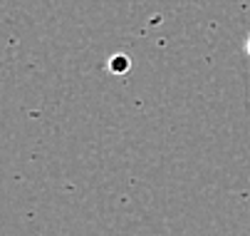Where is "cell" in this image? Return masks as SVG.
I'll use <instances>...</instances> for the list:
<instances>
[{
	"instance_id": "cell-1",
	"label": "cell",
	"mask_w": 250,
	"mask_h": 236,
	"mask_svg": "<svg viewBox=\"0 0 250 236\" xmlns=\"http://www.w3.org/2000/svg\"><path fill=\"white\" fill-rule=\"evenodd\" d=\"M112 70H114V72H124V70H126V60H124V57H114V60H112Z\"/></svg>"
}]
</instances>
